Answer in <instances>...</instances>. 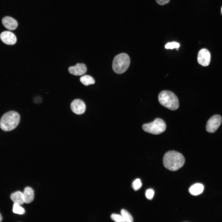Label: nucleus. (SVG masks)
<instances>
[{
  "mask_svg": "<svg viewBox=\"0 0 222 222\" xmlns=\"http://www.w3.org/2000/svg\"><path fill=\"white\" fill-rule=\"evenodd\" d=\"M20 116L16 112L10 111L4 114L0 120V127L6 131H11L18 125Z\"/></svg>",
  "mask_w": 222,
  "mask_h": 222,
  "instance_id": "nucleus-2",
  "label": "nucleus"
},
{
  "mask_svg": "<svg viewBox=\"0 0 222 222\" xmlns=\"http://www.w3.org/2000/svg\"><path fill=\"white\" fill-rule=\"evenodd\" d=\"M221 14H222V6L221 7Z\"/></svg>",
  "mask_w": 222,
  "mask_h": 222,
  "instance_id": "nucleus-24",
  "label": "nucleus"
},
{
  "mask_svg": "<svg viewBox=\"0 0 222 222\" xmlns=\"http://www.w3.org/2000/svg\"><path fill=\"white\" fill-rule=\"evenodd\" d=\"M23 194L24 203L28 204L33 200L34 198V192L31 188L29 187H26Z\"/></svg>",
  "mask_w": 222,
  "mask_h": 222,
  "instance_id": "nucleus-12",
  "label": "nucleus"
},
{
  "mask_svg": "<svg viewBox=\"0 0 222 222\" xmlns=\"http://www.w3.org/2000/svg\"><path fill=\"white\" fill-rule=\"evenodd\" d=\"M13 212L15 213L19 214H23L25 212V210L17 204L14 203L13 208Z\"/></svg>",
  "mask_w": 222,
  "mask_h": 222,
  "instance_id": "nucleus-17",
  "label": "nucleus"
},
{
  "mask_svg": "<svg viewBox=\"0 0 222 222\" xmlns=\"http://www.w3.org/2000/svg\"><path fill=\"white\" fill-rule=\"evenodd\" d=\"M180 46L179 44L176 42H172L167 43L165 46L166 49H173L174 48H178Z\"/></svg>",
  "mask_w": 222,
  "mask_h": 222,
  "instance_id": "nucleus-20",
  "label": "nucleus"
},
{
  "mask_svg": "<svg viewBox=\"0 0 222 222\" xmlns=\"http://www.w3.org/2000/svg\"><path fill=\"white\" fill-rule=\"evenodd\" d=\"M1 41L6 44L12 45L17 41V38L15 35L12 32L8 31L2 32L0 35Z\"/></svg>",
  "mask_w": 222,
  "mask_h": 222,
  "instance_id": "nucleus-9",
  "label": "nucleus"
},
{
  "mask_svg": "<svg viewBox=\"0 0 222 222\" xmlns=\"http://www.w3.org/2000/svg\"><path fill=\"white\" fill-rule=\"evenodd\" d=\"M155 1L158 4L163 5L168 3L170 0H155Z\"/></svg>",
  "mask_w": 222,
  "mask_h": 222,
  "instance_id": "nucleus-22",
  "label": "nucleus"
},
{
  "mask_svg": "<svg viewBox=\"0 0 222 222\" xmlns=\"http://www.w3.org/2000/svg\"><path fill=\"white\" fill-rule=\"evenodd\" d=\"M87 71L86 65L82 63L77 64L75 66L70 67L68 68L69 73L75 76L83 75Z\"/></svg>",
  "mask_w": 222,
  "mask_h": 222,
  "instance_id": "nucleus-10",
  "label": "nucleus"
},
{
  "mask_svg": "<svg viewBox=\"0 0 222 222\" xmlns=\"http://www.w3.org/2000/svg\"><path fill=\"white\" fill-rule=\"evenodd\" d=\"M166 125L163 120L160 118H156L153 121L144 124L142 126L145 132L153 134H159L164 132Z\"/></svg>",
  "mask_w": 222,
  "mask_h": 222,
  "instance_id": "nucleus-5",
  "label": "nucleus"
},
{
  "mask_svg": "<svg viewBox=\"0 0 222 222\" xmlns=\"http://www.w3.org/2000/svg\"><path fill=\"white\" fill-rule=\"evenodd\" d=\"M2 220V216L0 213V222Z\"/></svg>",
  "mask_w": 222,
  "mask_h": 222,
  "instance_id": "nucleus-23",
  "label": "nucleus"
},
{
  "mask_svg": "<svg viewBox=\"0 0 222 222\" xmlns=\"http://www.w3.org/2000/svg\"><path fill=\"white\" fill-rule=\"evenodd\" d=\"M10 198L14 203L20 205L24 203L23 193L20 191L12 193L10 195Z\"/></svg>",
  "mask_w": 222,
  "mask_h": 222,
  "instance_id": "nucleus-14",
  "label": "nucleus"
},
{
  "mask_svg": "<svg viewBox=\"0 0 222 222\" xmlns=\"http://www.w3.org/2000/svg\"><path fill=\"white\" fill-rule=\"evenodd\" d=\"M185 158L183 156L177 151L171 150L166 152L163 158V163L166 168L171 171H175L184 165Z\"/></svg>",
  "mask_w": 222,
  "mask_h": 222,
  "instance_id": "nucleus-1",
  "label": "nucleus"
},
{
  "mask_svg": "<svg viewBox=\"0 0 222 222\" xmlns=\"http://www.w3.org/2000/svg\"><path fill=\"white\" fill-rule=\"evenodd\" d=\"M111 218L114 221L117 222H125L124 218L121 215L116 214H112Z\"/></svg>",
  "mask_w": 222,
  "mask_h": 222,
  "instance_id": "nucleus-18",
  "label": "nucleus"
},
{
  "mask_svg": "<svg viewBox=\"0 0 222 222\" xmlns=\"http://www.w3.org/2000/svg\"><path fill=\"white\" fill-rule=\"evenodd\" d=\"M146 196L149 199H151L154 196V191L153 190L149 189L146 190Z\"/></svg>",
  "mask_w": 222,
  "mask_h": 222,
  "instance_id": "nucleus-21",
  "label": "nucleus"
},
{
  "mask_svg": "<svg viewBox=\"0 0 222 222\" xmlns=\"http://www.w3.org/2000/svg\"><path fill=\"white\" fill-rule=\"evenodd\" d=\"M80 81L85 86L93 84L95 83L94 79L88 75H85L81 76L80 78Z\"/></svg>",
  "mask_w": 222,
  "mask_h": 222,
  "instance_id": "nucleus-15",
  "label": "nucleus"
},
{
  "mask_svg": "<svg viewBox=\"0 0 222 222\" xmlns=\"http://www.w3.org/2000/svg\"><path fill=\"white\" fill-rule=\"evenodd\" d=\"M222 121L221 117L219 115H215L212 117L208 121L206 130L210 133L215 132L220 125Z\"/></svg>",
  "mask_w": 222,
  "mask_h": 222,
  "instance_id": "nucleus-6",
  "label": "nucleus"
},
{
  "mask_svg": "<svg viewBox=\"0 0 222 222\" xmlns=\"http://www.w3.org/2000/svg\"><path fill=\"white\" fill-rule=\"evenodd\" d=\"M121 212V215L123 217L125 221L132 222L133 221L132 216L127 211L124 209H122Z\"/></svg>",
  "mask_w": 222,
  "mask_h": 222,
  "instance_id": "nucleus-16",
  "label": "nucleus"
},
{
  "mask_svg": "<svg viewBox=\"0 0 222 222\" xmlns=\"http://www.w3.org/2000/svg\"><path fill=\"white\" fill-rule=\"evenodd\" d=\"M142 186V183L141 180L139 179H137L134 181L132 183V187L135 191L139 190Z\"/></svg>",
  "mask_w": 222,
  "mask_h": 222,
  "instance_id": "nucleus-19",
  "label": "nucleus"
},
{
  "mask_svg": "<svg viewBox=\"0 0 222 222\" xmlns=\"http://www.w3.org/2000/svg\"><path fill=\"white\" fill-rule=\"evenodd\" d=\"M204 190V187L202 184L196 183L192 185L190 187L189 191L191 195H197L202 193Z\"/></svg>",
  "mask_w": 222,
  "mask_h": 222,
  "instance_id": "nucleus-13",
  "label": "nucleus"
},
{
  "mask_svg": "<svg viewBox=\"0 0 222 222\" xmlns=\"http://www.w3.org/2000/svg\"><path fill=\"white\" fill-rule=\"evenodd\" d=\"M3 26L9 30H14L16 29L18 26L17 21L14 18L9 16L4 17L2 20Z\"/></svg>",
  "mask_w": 222,
  "mask_h": 222,
  "instance_id": "nucleus-11",
  "label": "nucleus"
},
{
  "mask_svg": "<svg viewBox=\"0 0 222 222\" xmlns=\"http://www.w3.org/2000/svg\"><path fill=\"white\" fill-rule=\"evenodd\" d=\"M210 58L209 51L206 49H203L200 50L198 53L197 60L200 65L207 66L209 64Z\"/></svg>",
  "mask_w": 222,
  "mask_h": 222,
  "instance_id": "nucleus-8",
  "label": "nucleus"
},
{
  "mask_svg": "<svg viewBox=\"0 0 222 222\" xmlns=\"http://www.w3.org/2000/svg\"><path fill=\"white\" fill-rule=\"evenodd\" d=\"M130 63L128 55L121 53L116 56L113 61L112 68L113 71L117 74H122L128 69Z\"/></svg>",
  "mask_w": 222,
  "mask_h": 222,
  "instance_id": "nucleus-4",
  "label": "nucleus"
},
{
  "mask_svg": "<svg viewBox=\"0 0 222 222\" xmlns=\"http://www.w3.org/2000/svg\"><path fill=\"white\" fill-rule=\"evenodd\" d=\"M160 103L171 110L177 109L179 106L178 99L172 92L168 90L161 91L158 96Z\"/></svg>",
  "mask_w": 222,
  "mask_h": 222,
  "instance_id": "nucleus-3",
  "label": "nucleus"
},
{
  "mask_svg": "<svg viewBox=\"0 0 222 222\" xmlns=\"http://www.w3.org/2000/svg\"><path fill=\"white\" fill-rule=\"evenodd\" d=\"M71 108L73 112L78 115L83 113L86 109L84 102L80 99H76L73 101L71 104Z\"/></svg>",
  "mask_w": 222,
  "mask_h": 222,
  "instance_id": "nucleus-7",
  "label": "nucleus"
}]
</instances>
